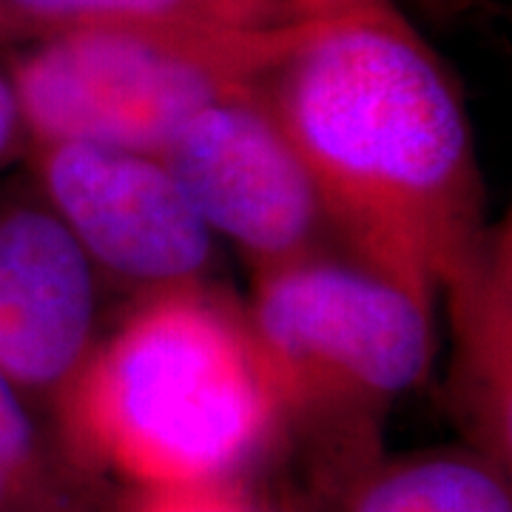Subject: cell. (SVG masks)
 <instances>
[{"mask_svg":"<svg viewBox=\"0 0 512 512\" xmlns=\"http://www.w3.org/2000/svg\"><path fill=\"white\" fill-rule=\"evenodd\" d=\"M0 512H83L57 470L32 407L0 376Z\"/></svg>","mask_w":512,"mask_h":512,"instance_id":"cell-11","label":"cell"},{"mask_svg":"<svg viewBox=\"0 0 512 512\" xmlns=\"http://www.w3.org/2000/svg\"><path fill=\"white\" fill-rule=\"evenodd\" d=\"M339 512H512V498L490 458L430 453L367 467Z\"/></svg>","mask_w":512,"mask_h":512,"instance_id":"cell-10","label":"cell"},{"mask_svg":"<svg viewBox=\"0 0 512 512\" xmlns=\"http://www.w3.org/2000/svg\"><path fill=\"white\" fill-rule=\"evenodd\" d=\"M29 151V134L23 126L18 94L9 74H0V165Z\"/></svg>","mask_w":512,"mask_h":512,"instance_id":"cell-13","label":"cell"},{"mask_svg":"<svg viewBox=\"0 0 512 512\" xmlns=\"http://www.w3.org/2000/svg\"><path fill=\"white\" fill-rule=\"evenodd\" d=\"M296 18L271 29L123 26L32 40L9 72L32 143L160 157L208 106L259 89Z\"/></svg>","mask_w":512,"mask_h":512,"instance_id":"cell-3","label":"cell"},{"mask_svg":"<svg viewBox=\"0 0 512 512\" xmlns=\"http://www.w3.org/2000/svg\"><path fill=\"white\" fill-rule=\"evenodd\" d=\"M69 456L160 493L231 484L282 430L245 316L202 285L151 293L55 407Z\"/></svg>","mask_w":512,"mask_h":512,"instance_id":"cell-2","label":"cell"},{"mask_svg":"<svg viewBox=\"0 0 512 512\" xmlns=\"http://www.w3.org/2000/svg\"><path fill=\"white\" fill-rule=\"evenodd\" d=\"M481 0H419L424 12L436 15V18H458L470 9H476Z\"/></svg>","mask_w":512,"mask_h":512,"instance_id":"cell-14","label":"cell"},{"mask_svg":"<svg viewBox=\"0 0 512 512\" xmlns=\"http://www.w3.org/2000/svg\"><path fill=\"white\" fill-rule=\"evenodd\" d=\"M259 94L308 165L342 254L433 308L487 237L456 80L396 0H296Z\"/></svg>","mask_w":512,"mask_h":512,"instance_id":"cell-1","label":"cell"},{"mask_svg":"<svg viewBox=\"0 0 512 512\" xmlns=\"http://www.w3.org/2000/svg\"><path fill=\"white\" fill-rule=\"evenodd\" d=\"M282 424L365 421L427 376L433 308L339 254L254 274L245 313Z\"/></svg>","mask_w":512,"mask_h":512,"instance_id":"cell-4","label":"cell"},{"mask_svg":"<svg viewBox=\"0 0 512 512\" xmlns=\"http://www.w3.org/2000/svg\"><path fill=\"white\" fill-rule=\"evenodd\" d=\"M293 18L296 0H0V40L123 26L271 29Z\"/></svg>","mask_w":512,"mask_h":512,"instance_id":"cell-9","label":"cell"},{"mask_svg":"<svg viewBox=\"0 0 512 512\" xmlns=\"http://www.w3.org/2000/svg\"><path fill=\"white\" fill-rule=\"evenodd\" d=\"M26 157L94 268L148 293L202 285L217 237L160 157L94 143H32Z\"/></svg>","mask_w":512,"mask_h":512,"instance_id":"cell-6","label":"cell"},{"mask_svg":"<svg viewBox=\"0 0 512 512\" xmlns=\"http://www.w3.org/2000/svg\"><path fill=\"white\" fill-rule=\"evenodd\" d=\"M131 512H268L231 484L185 487V490H160L146 498Z\"/></svg>","mask_w":512,"mask_h":512,"instance_id":"cell-12","label":"cell"},{"mask_svg":"<svg viewBox=\"0 0 512 512\" xmlns=\"http://www.w3.org/2000/svg\"><path fill=\"white\" fill-rule=\"evenodd\" d=\"M456 319V402L478 430L481 456L510 458V239L487 231L476 256L447 285Z\"/></svg>","mask_w":512,"mask_h":512,"instance_id":"cell-8","label":"cell"},{"mask_svg":"<svg viewBox=\"0 0 512 512\" xmlns=\"http://www.w3.org/2000/svg\"><path fill=\"white\" fill-rule=\"evenodd\" d=\"M94 265L43 197L0 202V376L52 413L92 356Z\"/></svg>","mask_w":512,"mask_h":512,"instance_id":"cell-7","label":"cell"},{"mask_svg":"<svg viewBox=\"0 0 512 512\" xmlns=\"http://www.w3.org/2000/svg\"><path fill=\"white\" fill-rule=\"evenodd\" d=\"M160 160L205 228L228 239L254 274L311 256H345L308 165L259 89L200 111Z\"/></svg>","mask_w":512,"mask_h":512,"instance_id":"cell-5","label":"cell"}]
</instances>
